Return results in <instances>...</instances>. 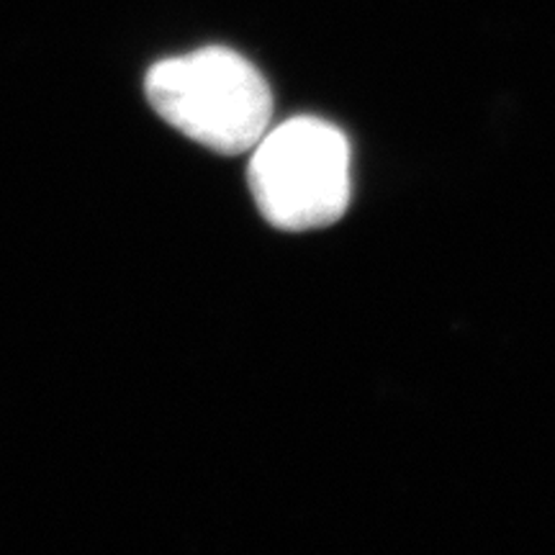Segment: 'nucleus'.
I'll return each instance as SVG.
<instances>
[{"instance_id":"obj_1","label":"nucleus","mask_w":555,"mask_h":555,"mask_svg":"<svg viewBox=\"0 0 555 555\" xmlns=\"http://www.w3.org/2000/svg\"><path fill=\"white\" fill-rule=\"evenodd\" d=\"M147 99L170 127L217 155H245L273 116V95L260 69L227 47H204L157 62Z\"/></svg>"},{"instance_id":"obj_2","label":"nucleus","mask_w":555,"mask_h":555,"mask_svg":"<svg viewBox=\"0 0 555 555\" xmlns=\"http://www.w3.org/2000/svg\"><path fill=\"white\" fill-rule=\"evenodd\" d=\"M249 159V191L268 224L309 232L335 224L350 206V142L335 124L296 116L268 129Z\"/></svg>"}]
</instances>
